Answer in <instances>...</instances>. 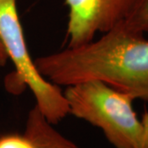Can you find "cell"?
I'll list each match as a JSON object with an SVG mask.
<instances>
[{
	"label": "cell",
	"mask_w": 148,
	"mask_h": 148,
	"mask_svg": "<svg viewBox=\"0 0 148 148\" xmlns=\"http://www.w3.org/2000/svg\"><path fill=\"white\" fill-rule=\"evenodd\" d=\"M34 62L43 77L58 86L100 81L134 100L148 101V40L123 21L96 40Z\"/></svg>",
	"instance_id": "1"
},
{
	"label": "cell",
	"mask_w": 148,
	"mask_h": 148,
	"mask_svg": "<svg viewBox=\"0 0 148 148\" xmlns=\"http://www.w3.org/2000/svg\"><path fill=\"white\" fill-rule=\"evenodd\" d=\"M69 114L99 127L115 148H141L143 125L132 107L134 99L100 81L66 86Z\"/></svg>",
	"instance_id": "2"
},
{
	"label": "cell",
	"mask_w": 148,
	"mask_h": 148,
	"mask_svg": "<svg viewBox=\"0 0 148 148\" xmlns=\"http://www.w3.org/2000/svg\"><path fill=\"white\" fill-rule=\"evenodd\" d=\"M0 40L22 83L35 98L36 107L51 124L69 114L60 87L45 79L38 71L27 47L19 18L16 0H0Z\"/></svg>",
	"instance_id": "3"
},
{
	"label": "cell",
	"mask_w": 148,
	"mask_h": 148,
	"mask_svg": "<svg viewBox=\"0 0 148 148\" xmlns=\"http://www.w3.org/2000/svg\"><path fill=\"white\" fill-rule=\"evenodd\" d=\"M137 0H65L69 8L68 47L94 40L125 21Z\"/></svg>",
	"instance_id": "4"
},
{
	"label": "cell",
	"mask_w": 148,
	"mask_h": 148,
	"mask_svg": "<svg viewBox=\"0 0 148 148\" xmlns=\"http://www.w3.org/2000/svg\"><path fill=\"white\" fill-rule=\"evenodd\" d=\"M35 148H79L58 132L35 106L27 115L25 132Z\"/></svg>",
	"instance_id": "5"
},
{
	"label": "cell",
	"mask_w": 148,
	"mask_h": 148,
	"mask_svg": "<svg viewBox=\"0 0 148 148\" xmlns=\"http://www.w3.org/2000/svg\"><path fill=\"white\" fill-rule=\"evenodd\" d=\"M123 22L134 31L148 33V0H137L132 12Z\"/></svg>",
	"instance_id": "6"
},
{
	"label": "cell",
	"mask_w": 148,
	"mask_h": 148,
	"mask_svg": "<svg viewBox=\"0 0 148 148\" xmlns=\"http://www.w3.org/2000/svg\"><path fill=\"white\" fill-rule=\"evenodd\" d=\"M0 148H35L25 133H11L0 137Z\"/></svg>",
	"instance_id": "7"
},
{
	"label": "cell",
	"mask_w": 148,
	"mask_h": 148,
	"mask_svg": "<svg viewBox=\"0 0 148 148\" xmlns=\"http://www.w3.org/2000/svg\"><path fill=\"white\" fill-rule=\"evenodd\" d=\"M141 122L143 125V139L141 148H148V112H145Z\"/></svg>",
	"instance_id": "8"
},
{
	"label": "cell",
	"mask_w": 148,
	"mask_h": 148,
	"mask_svg": "<svg viewBox=\"0 0 148 148\" xmlns=\"http://www.w3.org/2000/svg\"><path fill=\"white\" fill-rule=\"evenodd\" d=\"M8 60V54L6 53L4 47L3 45V44L0 40V67H3L7 64V61Z\"/></svg>",
	"instance_id": "9"
}]
</instances>
